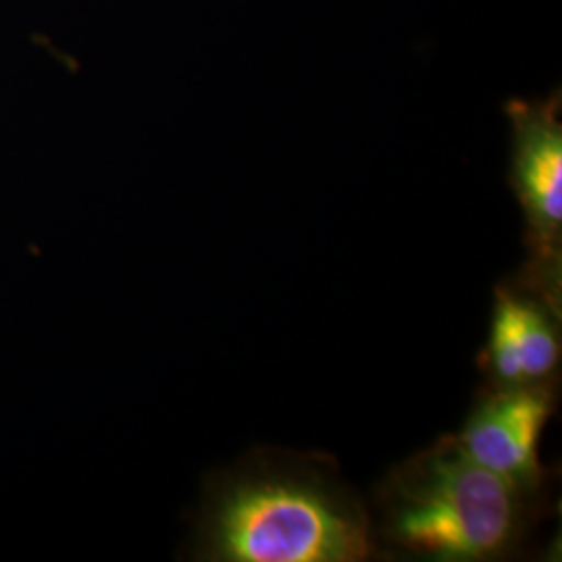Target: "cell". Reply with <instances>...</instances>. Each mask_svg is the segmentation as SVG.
Masks as SVG:
<instances>
[{"instance_id":"obj_4","label":"cell","mask_w":562,"mask_h":562,"mask_svg":"<svg viewBox=\"0 0 562 562\" xmlns=\"http://www.w3.org/2000/svg\"><path fill=\"white\" fill-rule=\"evenodd\" d=\"M552 408L548 385L492 387L473 406L457 440L480 467L533 496L542 482L540 440Z\"/></svg>"},{"instance_id":"obj_2","label":"cell","mask_w":562,"mask_h":562,"mask_svg":"<svg viewBox=\"0 0 562 562\" xmlns=\"http://www.w3.org/2000/svg\"><path fill=\"white\" fill-rule=\"evenodd\" d=\"M529 498L443 436L380 483L375 536L425 561L504 559L525 538Z\"/></svg>"},{"instance_id":"obj_1","label":"cell","mask_w":562,"mask_h":562,"mask_svg":"<svg viewBox=\"0 0 562 562\" xmlns=\"http://www.w3.org/2000/svg\"><path fill=\"white\" fill-rule=\"evenodd\" d=\"M378 550L334 462L294 452H259L209 483L190 548L215 562H361Z\"/></svg>"},{"instance_id":"obj_3","label":"cell","mask_w":562,"mask_h":562,"mask_svg":"<svg viewBox=\"0 0 562 562\" xmlns=\"http://www.w3.org/2000/svg\"><path fill=\"white\" fill-rule=\"evenodd\" d=\"M508 183L521 206L533 250V280L559 301L562 236V90L548 99H510Z\"/></svg>"},{"instance_id":"obj_5","label":"cell","mask_w":562,"mask_h":562,"mask_svg":"<svg viewBox=\"0 0 562 562\" xmlns=\"http://www.w3.org/2000/svg\"><path fill=\"white\" fill-rule=\"evenodd\" d=\"M496 292L483 369L492 387L548 385L561 361L559 302L536 285Z\"/></svg>"}]
</instances>
